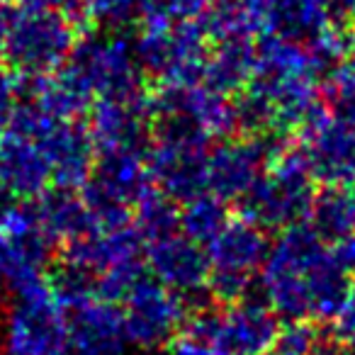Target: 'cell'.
<instances>
[{
	"label": "cell",
	"instance_id": "cell-6",
	"mask_svg": "<svg viewBox=\"0 0 355 355\" xmlns=\"http://www.w3.org/2000/svg\"><path fill=\"white\" fill-rule=\"evenodd\" d=\"M212 139L198 129L171 122H153L146 166L158 193L183 205L207 193V153Z\"/></svg>",
	"mask_w": 355,
	"mask_h": 355
},
{
	"label": "cell",
	"instance_id": "cell-26",
	"mask_svg": "<svg viewBox=\"0 0 355 355\" xmlns=\"http://www.w3.org/2000/svg\"><path fill=\"white\" fill-rule=\"evenodd\" d=\"M319 329L311 326V321H287L277 329L268 355H309Z\"/></svg>",
	"mask_w": 355,
	"mask_h": 355
},
{
	"label": "cell",
	"instance_id": "cell-15",
	"mask_svg": "<svg viewBox=\"0 0 355 355\" xmlns=\"http://www.w3.org/2000/svg\"><path fill=\"white\" fill-rule=\"evenodd\" d=\"M297 151L314 180L355 185V132L326 105L300 127Z\"/></svg>",
	"mask_w": 355,
	"mask_h": 355
},
{
	"label": "cell",
	"instance_id": "cell-36",
	"mask_svg": "<svg viewBox=\"0 0 355 355\" xmlns=\"http://www.w3.org/2000/svg\"><path fill=\"white\" fill-rule=\"evenodd\" d=\"M3 6H12V3H17V0H0Z\"/></svg>",
	"mask_w": 355,
	"mask_h": 355
},
{
	"label": "cell",
	"instance_id": "cell-5",
	"mask_svg": "<svg viewBox=\"0 0 355 355\" xmlns=\"http://www.w3.org/2000/svg\"><path fill=\"white\" fill-rule=\"evenodd\" d=\"M188 338L217 355H268L280 329L277 314L263 300L224 302V306H195L185 319Z\"/></svg>",
	"mask_w": 355,
	"mask_h": 355
},
{
	"label": "cell",
	"instance_id": "cell-27",
	"mask_svg": "<svg viewBox=\"0 0 355 355\" xmlns=\"http://www.w3.org/2000/svg\"><path fill=\"white\" fill-rule=\"evenodd\" d=\"M25 98V78L8 66H0V132L8 127Z\"/></svg>",
	"mask_w": 355,
	"mask_h": 355
},
{
	"label": "cell",
	"instance_id": "cell-24",
	"mask_svg": "<svg viewBox=\"0 0 355 355\" xmlns=\"http://www.w3.org/2000/svg\"><path fill=\"white\" fill-rule=\"evenodd\" d=\"M76 15L103 32H127L141 22V0H78Z\"/></svg>",
	"mask_w": 355,
	"mask_h": 355
},
{
	"label": "cell",
	"instance_id": "cell-21",
	"mask_svg": "<svg viewBox=\"0 0 355 355\" xmlns=\"http://www.w3.org/2000/svg\"><path fill=\"white\" fill-rule=\"evenodd\" d=\"M304 222L326 243L343 241L355 234V185L324 183L314 190Z\"/></svg>",
	"mask_w": 355,
	"mask_h": 355
},
{
	"label": "cell",
	"instance_id": "cell-14",
	"mask_svg": "<svg viewBox=\"0 0 355 355\" xmlns=\"http://www.w3.org/2000/svg\"><path fill=\"white\" fill-rule=\"evenodd\" d=\"M88 132L95 153L146 156L153 137L151 98L144 93L127 98H103L90 105Z\"/></svg>",
	"mask_w": 355,
	"mask_h": 355
},
{
	"label": "cell",
	"instance_id": "cell-12",
	"mask_svg": "<svg viewBox=\"0 0 355 355\" xmlns=\"http://www.w3.org/2000/svg\"><path fill=\"white\" fill-rule=\"evenodd\" d=\"M0 348L8 355H69L66 311L51 295L15 300L0 321Z\"/></svg>",
	"mask_w": 355,
	"mask_h": 355
},
{
	"label": "cell",
	"instance_id": "cell-35",
	"mask_svg": "<svg viewBox=\"0 0 355 355\" xmlns=\"http://www.w3.org/2000/svg\"><path fill=\"white\" fill-rule=\"evenodd\" d=\"M3 295H6V285H3V280H0V300H3Z\"/></svg>",
	"mask_w": 355,
	"mask_h": 355
},
{
	"label": "cell",
	"instance_id": "cell-10",
	"mask_svg": "<svg viewBox=\"0 0 355 355\" xmlns=\"http://www.w3.org/2000/svg\"><path fill=\"white\" fill-rule=\"evenodd\" d=\"M134 51L144 76H153L161 83H193L202 80L209 37L200 20L173 27H146L141 40L134 42Z\"/></svg>",
	"mask_w": 355,
	"mask_h": 355
},
{
	"label": "cell",
	"instance_id": "cell-1",
	"mask_svg": "<svg viewBox=\"0 0 355 355\" xmlns=\"http://www.w3.org/2000/svg\"><path fill=\"white\" fill-rule=\"evenodd\" d=\"M263 302L285 321L336 319L353 290V272L306 222L282 229L258 272Z\"/></svg>",
	"mask_w": 355,
	"mask_h": 355
},
{
	"label": "cell",
	"instance_id": "cell-18",
	"mask_svg": "<svg viewBox=\"0 0 355 355\" xmlns=\"http://www.w3.org/2000/svg\"><path fill=\"white\" fill-rule=\"evenodd\" d=\"M51 185L49 166L35 139L20 132H0V190L17 200H35Z\"/></svg>",
	"mask_w": 355,
	"mask_h": 355
},
{
	"label": "cell",
	"instance_id": "cell-3",
	"mask_svg": "<svg viewBox=\"0 0 355 355\" xmlns=\"http://www.w3.org/2000/svg\"><path fill=\"white\" fill-rule=\"evenodd\" d=\"M78 40L76 17L56 8L22 6L12 12L3 61L22 78H40L66 64Z\"/></svg>",
	"mask_w": 355,
	"mask_h": 355
},
{
	"label": "cell",
	"instance_id": "cell-31",
	"mask_svg": "<svg viewBox=\"0 0 355 355\" xmlns=\"http://www.w3.org/2000/svg\"><path fill=\"white\" fill-rule=\"evenodd\" d=\"M153 355H217L214 350H209L207 345H202L200 340L193 338H183V340H175V343H168L158 350H151Z\"/></svg>",
	"mask_w": 355,
	"mask_h": 355
},
{
	"label": "cell",
	"instance_id": "cell-34",
	"mask_svg": "<svg viewBox=\"0 0 355 355\" xmlns=\"http://www.w3.org/2000/svg\"><path fill=\"white\" fill-rule=\"evenodd\" d=\"M345 66L350 71H355V27L350 32V40L345 42Z\"/></svg>",
	"mask_w": 355,
	"mask_h": 355
},
{
	"label": "cell",
	"instance_id": "cell-30",
	"mask_svg": "<svg viewBox=\"0 0 355 355\" xmlns=\"http://www.w3.org/2000/svg\"><path fill=\"white\" fill-rule=\"evenodd\" d=\"M309 355H355V353L334 334V331H329V334H326V331H319Z\"/></svg>",
	"mask_w": 355,
	"mask_h": 355
},
{
	"label": "cell",
	"instance_id": "cell-4",
	"mask_svg": "<svg viewBox=\"0 0 355 355\" xmlns=\"http://www.w3.org/2000/svg\"><path fill=\"white\" fill-rule=\"evenodd\" d=\"M314 178L300 151H285L270 161L256 183L239 200L241 217L261 227L263 232H282L292 224L304 222L314 195Z\"/></svg>",
	"mask_w": 355,
	"mask_h": 355
},
{
	"label": "cell",
	"instance_id": "cell-25",
	"mask_svg": "<svg viewBox=\"0 0 355 355\" xmlns=\"http://www.w3.org/2000/svg\"><path fill=\"white\" fill-rule=\"evenodd\" d=\"M212 0H141L144 27H173L198 22Z\"/></svg>",
	"mask_w": 355,
	"mask_h": 355
},
{
	"label": "cell",
	"instance_id": "cell-23",
	"mask_svg": "<svg viewBox=\"0 0 355 355\" xmlns=\"http://www.w3.org/2000/svg\"><path fill=\"white\" fill-rule=\"evenodd\" d=\"M178 209H180V205H175L171 198H166V195L153 188L151 193L134 207V212H132L134 232L139 234V239H141L144 243L178 232Z\"/></svg>",
	"mask_w": 355,
	"mask_h": 355
},
{
	"label": "cell",
	"instance_id": "cell-13",
	"mask_svg": "<svg viewBox=\"0 0 355 355\" xmlns=\"http://www.w3.org/2000/svg\"><path fill=\"white\" fill-rule=\"evenodd\" d=\"M144 263L163 287L175 292L188 304V309L202 306L205 297H209L205 246L188 239L180 229L144 243Z\"/></svg>",
	"mask_w": 355,
	"mask_h": 355
},
{
	"label": "cell",
	"instance_id": "cell-11",
	"mask_svg": "<svg viewBox=\"0 0 355 355\" xmlns=\"http://www.w3.org/2000/svg\"><path fill=\"white\" fill-rule=\"evenodd\" d=\"M287 148L285 134L224 137L207 153V193L224 202H239L270 161Z\"/></svg>",
	"mask_w": 355,
	"mask_h": 355
},
{
	"label": "cell",
	"instance_id": "cell-19",
	"mask_svg": "<svg viewBox=\"0 0 355 355\" xmlns=\"http://www.w3.org/2000/svg\"><path fill=\"white\" fill-rule=\"evenodd\" d=\"M256 44L258 40L253 35L212 40L202 69V83L227 98L236 95L251 80L256 69Z\"/></svg>",
	"mask_w": 355,
	"mask_h": 355
},
{
	"label": "cell",
	"instance_id": "cell-2",
	"mask_svg": "<svg viewBox=\"0 0 355 355\" xmlns=\"http://www.w3.org/2000/svg\"><path fill=\"white\" fill-rule=\"evenodd\" d=\"M61 71L93 103L144 93V71L139 66L134 42L127 40L124 32L98 30L78 37Z\"/></svg>",
	"mask_w": 355,
	"mask_h": 355
},
{
	"label": "cell",
	"instance_id": "cell-16",
	"mask_svg": "<svg viewBox=\"0 0 355 355\" xmlns=\"http://www.w3.org/2000/svg\"><path fill=\"white\" fill-rule=\"evenodd\" d=\"M66 331L69 355H124L129 345L119 306L100 297L66 309Z\"/></svg>",
	"mask_w": 355,
	"mask_h": 355
},
{
	"label": "cell",
	"instance_id": "cell-22",
	"mask_svg": "<svg viewBox=\"0 0 355 355\" xmlns=\"http://www.w3.org/2000/svg\"><path fill=\"white\" fill-rule=\"evenodd\" d=\"M229 209L227 202L214 198L212 193H202L198 198L188 200L178 209V229L188 239L198 243H207L219 234V229L229 222Z\"/></svg>",
	"mask_w": 355,
	"mask_h": 355
},
{
	"label": "cell",
	"instance_id": "cell-8",
	"mask_svg": "<svg viewBox=\"0 0 355 355\" xmlns=\"http://www.w3.org/2000/svg\"><path fill=\"white\" fill-rule=\"evenodd\" d=\"M268 232L248 219H229L214 239L205 243L207 253V290L214 300L236 302L246 297L268 256Z\"/></svg>",
	"mask_w": 355,
	"mask_h": 355
},
{
	"label": "cell",
	"instance_id": "cell-32",
	"mask_svg": "<svg viewBox=\"0 0 355 355\" xmlns=\"http://www.w3.org/2000/svg\"><path fill=\"white\" fill-rule=\"evenodd\" d=\"M25 6H37V8H56V10H66L71 15H76V3L78 0H22Z\"/></svg>",
	"mask_w": 355,
	"mask_h": 355
},
{
	"label": "cell",
	"instance_id": "cell-28",
	"mask_svg": "<svg viewBox=\"0 0 355 355\" xmlns=\"http://www.w3.org/2000/svg\"><path fill=\"white\" fill-rule=\"evenodd\" d=\"M334 321H336L334 334L355 353V282H353V290H350L348 300L340 306V311L336 314Z\"/></svg>",
	"mask_w": 355,
	"mask_h": 355
},
{
	"label": "cell",
	"instance_id": "cell-17",
	"mask_svg": "<svg viewBox=\"0 0 355 355\" xmlns=\"http://www.w3.org/2000/svg\"><path fill=\"white\" fill-rule=\"evenodd\" d=\"M251 17L256 32L302 46L314 44L329 32H340L331 27L316 0H251Z\"/></svg>",
	"mask_w": 355,
	"mask_h": 355
},
{
	"label": "cell",
	"instance_id": "cell-20",
	"mask_svg": "<svg viewBox=\"0 0 355 355\" xmlns=\"http://www.w3.org/2000/svg\"><path fill=\"white\" fill-rule=\"evenodd\" d=\"M35 209L44 232L54 239L56 246L80 239L85 234L95 232L98 224L93 222V214L85 207L78 190L69 188H46L35 198Z\"/></svg>",
	"mask_w": 355,
	"mask_h": 355
},
{
	"label": "cell",
	"instance_id": "cell-29",
	"mask_svg": "<svg viewBox=\"0 0 355 355\" xmlns=\"http://www.w3.org/2000/svg\"><path fill=\"white\" fill-rule=\"evenodd\" d=\"M316 3L321 6L331 27H336V30L355 20V0H316Z\"/></svg>",
	"mask_w": 355,
	"mask_h": 355
},
{
	"label": "cell",
	"instance_id": "cell-33",
	"mask_svg": "<svg viewBox=\"0 0 355 355\" xmlns=\"http://www.w3.org/2000/svg\"><path fill=\"white\" fill-rule=\"evenodd\" d=\"M10 20H12L10 6H3V3H0V61H3V51H6V40H8V30H10Z\"/></svg>",
	"mask_w": 355,
	"mask_h": 355
},
{
	"label": "cell",
	"instance_id": "cell-7",
	"mask_svg": "<svg viewBox=\"0 0 355 355\" xmlns=\"http://www.w3.org/2000/svg\"><path fill=\"white\" fill-rule=\"evenodd\" d=\"M153 190L146 156L95 153L90 175L80 185V198L103 229L132 224V212Z\"/></svg>",
	"mask_w": 355,
	"mask_h": 355
},
{
	"label": "cell",
	"instance_id": "cell-9",
	"mask_svg": "<svg viewBox=\"0 0 355 355\" xmlns=\"http://www.w3.org/2000/svg\"><path fill=\"white\" fill-rule=\"evenodd\" d=\"M117 304H122L119 314L127 343L141 350H158L168 345L190 314L188 304L175 292L163 287L148 270L124 292Z\"/></svg>",
	"mask_w": 355,
	"mask_h": 355
}]
</instances>
